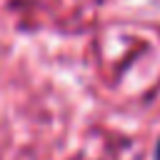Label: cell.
I'll use <instances>...</instances> for the list:
<instances>
[{"instance_id": "1", "label": "cell", "mask_w": 160, "mask_h": 160, "mask_svg": "<svg viewBox=\"0 0 160 160\" xmlns=\"http://www.w3.org/2000/svg\"><path fill=\"white\" fill-rule=\"evenodd\" d=\"M155 160H160V142H158V148H155Z\"/></svg>"}]
</instances>
